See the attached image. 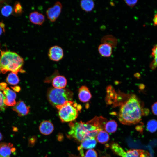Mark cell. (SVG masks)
Listing matches in <instances>:
<instances>
[{
    "instance_id": "1",
    "label": "cell",
    "mask_w": 157,
    "mask_h": 157,
    "mask_svg": "<svg viewBox=\"0 0 157 157\" xmlns=\"http://www.w3.org/2000/svg\"><path fill=\"white\" fill-rule=\"evenodd\" d=\"M107 122V119L102 116H95L86 122H71L68 134L70 137L81 142L88 139L95 138L98 132L104 130Z\"/></svg>"
},
{
    "instance_id": "2",
    "label": "cell",
    "mask_w": 157,
    "mask_h": 157,
    "mask_svg": "<svg viewBox=\"0 0 157 157\" xmlns=\"http://www.w3.org/2000/svg\"><path fill=\"white\" fill-rule=\"evenodd\" d=\"M145 110L142 108L137 97L131 94L121 105L118 114V119L124 125L136 124L141 120L142 116L145 115Z\"/></svg>"
},
{
    "instance_id": "3",
    "label": "cell",
    "mask_w": 157,
    "mask_h": 157,
    "mask_svg": "<svg viewBox=\"0 0 157 157\" xmlns=\"http://www.w3.org/2000/svg\"><path fill=\"white\" fill-rule=\"evenodd\" d=\"M24 63L23 58L15 52L1 51L0 56V73L4 74L10 71L17 74L22 69Z\"/></svg>"
},
{
    "instance_id": "4",
    "label": "cell",
    "mask_w": 157,
    "mask_h": 157,
    "mask_svg": "<svg viewBox=\"0 0 157 157\" xmlns=\"http://www.w3.org/2000/svg\"><path fill=\"white\" fill-rule=\"evenodd\" d=\"M73 93L69 89L51 87L47 93V98L50 104L57 109L67 101H72Z\"/></svg>"
},
{
    "instance_id": "5",
    "label": "cell",
    "mask_w": 157,
    "mask_h": 157,
    "mask_svg": "<svg viewBox=\"0 0 157 157\" xmlns=\"http://www.w3.org/2000/svg\"><path fill=\"white\" fill-rule=\"evenodd\" d=\"M81 109L80 104L72 101H67L58 109V116L63 122H72L77 118Z\"/></svg>"
},
{
    "instance_id": "6",
    "label": "cell",
    "mask_w": 157,
    "mask_h": 157,
    "mask_svg": "<svg viewBox=\"0 0 157 157\" xmlns=\"http://www.w3.org/2000/svg\"><path fill=\"white\" fill-rule=\"evenodd\" d=\"M112 151L121 157H149V153L142 149H132L125 151L117 143H113L110 145Z\"/></svg>"
},
{
    "instance_id": "7",
    "label": "cell",
    "mask_w": 157,
    "mask_h": 157,
    "mask_svg": "<svg viewBox=\"0 0 157 157\" xmlns=\"http://www.w3.org/2000/svg\"><path fill=\"white\" fill-rule=\"evenodd\" d=\"M7 84L4 83H0V90L3 91L5 97L4 103L6 105L13 106L16 104V93L9 88L6 87Z\"/></svg>"
},
{
    "instance_id": "8",
    "label": "cell",
    "mask_w": 157,
    "mask_h": 157,
    "mask_svg": "<svg viewBox=\"0 0 157 157\" xmlns=\"http://www.w3.org/2000/svg\"><path fill=\"white\" fill-rule=\"evenodd\" d=\"M62 8L61 3L56 2L53 5L49 8L46 11V15L49 20L52 22H55L59 16Z\"/></svg>"
},
{
    "instance_id": "9",
    "label": "cell",
    "mask_w": 157,
    "mask_h": 157,
    "mask_svg": "<svg viewBox=\"0 0 157 157\" xmlns=\"http://www.w3.org/2000/svg\"><path fill=\"white\" fill-rule=\"evenodd\" d=\"M64 53L63 50L61 47L58 45H54L49 49L48 55L51 60L58 61L63 58Z\"/></svg>"
},
{
    "instance_id": "10",
    "label": "cell",
    "mask_w": 157,
    "mask_h": 157,
    "mask_svg": "<svg viewBox=\"0 0 157 157\" xmlns=\"http://www.w3.org/2000/svg\"><path fill=\"white\" fill-rule=\"evenodd\" d=\"M97 140L95 138H92L85 140L81 142L78 147V150L82 157H84V153L83 149H90L94 148L97 144Z\"/></svg>"
},
{
    "instance_id": "11",
    "label": "cell",
    "mask_w": 157,
    "mask_h": 157,
    "mask_svg": "<svg viewBox=\"0 0 157 157\" xmlns=\"http://www.w3.org/2000/svg\"><path fill=\"white\" fill-rule=\"evenodd\" d=\"M30 108V107L27 106L23 101H20L16 103L12 109L17 113L18 116H23L28 114Z\"/></svg>"
},
{
    "instance_id": "12",
    "label": "cell",
    "mask_w": 157,
    "mask_h": 157,
    "mask_svg": "<svg viewBox=\"0 0 157 157\" xmlns=\"http://www.w3.org/2000/svg\"><path fill=\"white\" fill-rule=\"evenodd\" d=\"M15 150V149L10 143H0V157H10L12 153Z\"/></svg>"
},
{
    "instance_id": "13",
    "label": "cell",
    "mask_w": 157,
    "mask_h": 157,
    "mask_svg": "<svg viewBox=\"0 0 157 157\" xmlns=\"http://www.w3.org/2000/svg\"><path fill=\"white\" fill-rule=\"evenodd\" d=\"M78 96L79 100L81 102L85 103L90 100L91 98L92 95L88 88L84 85L79 88Z\"/></svg>"
},
{
    "instance_id": "14",
    "label": "cell",
    "mask_w": 157,
    "mask_h": 157,
    "mask_svg": "<svg viewBox=\"0 0 157 157\" xmlns=\"http://www.w3.org/2000/svg\"><path fill=\"white\" fill-rule=\"evenodd\" d=\"M29 18L31 23L38 25H42L45 19L44 16L37 11L31 13L29 15Z\"/></svg>"
},
{
    "instance_id": "15",
    "label": "cell",
    "mask_w": 157,
    "mask_h": 157,
    "mask_svg": "<svg viewBox=\"0 0 157 157\" xmlns=\"http://www.w3.org/2000/svg\"><path fill=\"white\" fill-rule=\"evenodd\" d=\"M39 129L40 132L42 134L45 135H49L53 131L54 126L50 121H44L40 124Z\"/></svg>"
},
{
    "instance_id": "16",
    "label": "cell",
    "mask_w": 157,
    "mask_h": 157,
    "mask_svg": "<svg viewBox=\"0 0 157 157\" xmlns=\"http://www.w3.org/2000/svg\"><path fill=\"white\" fill-rule=\"evenodd\" d=\"M112 48L110 45L105 43H102L99 46L98 50L101 56L104 57H110L112 53Z\"/></svg>"
},
{
    "instance_id": "17",
    "label": "cell",
    "mask_w": 157,
    "mask_h": 157,
    "mask_svg": "<svg viewBox=\"0 0 157 157\" xmlns=\"http://www.w3.org/2000/svg\"><path fill=\"white\" fill-rule=\"evenodd\" d=\"M67 83V80L63 76L58 75L55 77L52 81V85L53 88L61 89L65 88Z\"/></svg>"
},
{
    "instance_id": "18",
    "label": "cell",
    "mask_w": 157,
    "mask_h": 157,
    "mask_svg": "<svg viewBox=\"0 0 157 157\" xmlns=\"http://www.w3.org/2000/svg\"><path fill=\"white\" fill-rule=\"evenodd\" d=\"M80 6L84 11L89 12L91 11L95 6V3L92 0H81L80 3Z\"/></svg>"
},
{
    "instance_id": "19",
    "label": "cell",
    "mask_w": 157,
    "mask_h": 157,
    "mask_svg": "<svg viewBox=\"0 0 157 157\" xmlns=\"http://www.w3.org/2000/svg\"><path fill=\"white\" fill-rule=\"evenodd\" d=\"M95 138L97 141L101 144L107 142L109 140L108 134L104 130L99 131Z\"/></svg>"
},
{
    "instance_id": "20",
    "label": "cell",
    "mask_w": 157,
    "mask_h": 157,
    "mask_svg": "<svg viewBox=\"0 0 157 157\" xmlns=\"http://www.w3.org/2000/svg\"><path fill=\"white\" fill-rule=\"evenodd\" d=\"M117 127V124L116 122L114 120H111L106 122L104 129L107 132L112 133L116 131Z\"/></svg>"
},
{
    "instance_id": "21",
    "label": "cell",
    "mask_w": 157,
    "mask_h": 157,
    "mask_svg": "<svg viewBox=\"0 0 157 157\" xmlns=\"http://www.w3.org/2000/svg\"><path fill=\"white\" fill-rule=\"evenodd\" d=\"M102 43H105L110 45L112 47H115L117 43V39L111 35H107L103 37L101 39Z\"/></svg>"
},
{
    "instance_id": "22",
    "label": "cell",
    "mask_w": 157,
    "mask_h": 157,
    "mask_svg": "<svg viewBox=\"0 0 157 157\" xmlns=\"http://www.w3.org/2000/svg\"><path fill=\"white\" fill-rule=\"evenodd\" d=\"M151 56L153 59L150 63L149 67L153 70L157 67V44L154 45L152 48Z\"/></svg>"
},
{
    "instance_id": "23",
    "label": "cell",
    "mask_w": 157,
    "mask_h": 157,
    "mask_svg": "<svg viewBox=\"0 0 157 157\" xmlns=\"http://www.w3.org/2000/svg\"><path fill=\"white\" fill-rule=\"evenodd\" d=\"M19 79L17 74L13 72L9 74L7 77L6 81L9 84L15 85L19 82Z\"/></svg>"
},
{
    "instance_id": "24",
    "label": "cell",
    "mask_w": 157,
    "mask_h": 157,
    "mask_svg": "<svg viewBox=\"0 0 157 157\" xmlns=\"http://www.w3.org/2000/svg\"><path fill=\"white\" fill-rule=\"evenodd\" d=\"M146 129L150 132H155L157 130V121L154 119L149 121L147 123Z\"/></svg>"
},
{
    "instance_id": "25",
    "label": "cell",
    "mask_w": 157,
    "mask_h": 157,
    "mask_svg": "<svg viewBox=\"0 0 157 157\" xmlns=\"http://www.w3.org/2000/svg\"><path fill=\"white\" fill-rule=\"evenodd\" d=\"M13 10L12 7L9 5L3 7L1 10V13L4 16L8 17L11 13Z\"/></svg>"
},
{
    "instance_id": "26",
    "label": "cell",
    "mask_w": 157,
    "mask_h": 157,
    "mask_svg": "<svg viewBox=\"0 0 157 157\" xmlns=\"http://www.w3.org/2000/svg\"><path fill=\"white\" fill-rule=\"evenodd\" d=\"M97 154L96 151L93 149L88 150L84 154V157H97Z\"/></svg>"
},
{
    "instance_id": "27",
    "label": "cell",
    "mask_w": 157,
    "mask_h": 157,
    "mask_svg": "<svg viewBox=\"0 0 157 157\" xmlns=\"http://www.w3.org/2000/svg\"><path fill=\"white\" fill-rule=\"evenodd\" d=\"M5 97L3 93L0 90V111H4L6 105L4 103Z\"/></svg>"
},
{
    "instance_id": "28",
    "label": "cell",
    "mask_w": 157,
    "mask_h": 157,
    "mask_svg": "<svg viewBox=\"0 0 157 157\" xmlns=\"http://www.w3.org/2000/svg\"><path fill=\"white\" fill-rule=\"evenodd\" d=\"M138 0H124V2L129 7H133L137 3Z\"/></svg>"
},
{
    "instance_id": "29",
    "label": "cell",
    "mask_w": 157,
    "mask_h": 157,
    "mask_svg": "<svg viewBox=\"0 0 157 157\" xmlns=\"http://www.w3.org/2000/svg\"><path fill=\"white\" fill-rule=\"evenodd\" d=\"M151 110L153 113L157 115V102L154 103L152 105Z\"/></svg>"
},
{
    "instance_id": "30",
    "label": "cell",
    "mask_w": 157,
    "mask_h": 157,
    "mask_svg": "<svg viewBox=\"0 0 157 157\" xmlns=\"http://www.w3.org/2000/svg\"><path fill=\"white\" fill-rule=\"evenodd\" d=\"M153 24L155 26H157V13L156 14L153 19Z\"/></svg>"
},
{
    "instance_id": "31",
    "label": "cell",
    "mask_w": 157,
    "mask_h": 157,
    "mask_svg": "<svg viewBox=\"0 0 157 157\" xmlns=\"http://www.w3.org/2000/svg\"><path fill=\"white\" fill-rule=\"evenodd\" d=\"M3 32V29L2 28V27L1 26H0V35H1Z\"/></svg>"
},
{
    "instance_id": "32",
    "label": "cell",
    "mask_w": 157,
    "mask_h": 157,
    "mask_svg": "<svg viewBox=\"0 0 157 157\" xmlns=\"http://www.w3.org/2000/svg\"><path fill=\"white\" fill-rule=\"evenodd\" d=\"M2 138H3L2 135L1 133L0 132V141L2 140Z\"/></svg>"
},
{
    "instance_id": "33",
    "label": "cell",
    "mask_w": 157,
    "mask_h": 157,
    "mask_svg": "<svg viewBox=\"0 0 157 157\" xmlns=\"http://www.w3.org/2000/svg\"></svg>"
}]
</instances>
